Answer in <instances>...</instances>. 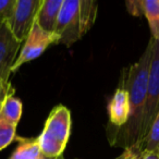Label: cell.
Wrapping results in <instances>:
<instances>
[{
	"mask_svg": "<svg viewBox=\"0 0 159 159\" xmlns=\"http://www.w3.org/2000/svg\"><path fill=\"white\" fill-rule=\"evenodd\" d=\"M152 60V43H148L145 51L135 63L122 70L120 85L128 93L130 113L126 123L117 130L107 131V137L111 146L129 148L141 143V130L143 123L144 107L146 100L147 80Z\"/></svg>",
	"mask_w": 159,
	"mask_h": 159,
	"instance_id": "obj_1",
	"label": "cell"
},
{
	"mask_svg": "<svg viewBox=\"0 0 159 159\" xmlns=\"http://www.w3.org/2000/svg\"><path fill=\"white\" fill-rule=\"evenodd\" d=\"M72 119L66 107L59 105L50 111L44 129L37 137L43 155L50 159H60L70 139Z\"/></svg>",
	"mask_w": 159,
	"mask_h": 159,
	"instance_id": "obj_2",
	"label": "cell"
},
{
	"mask_svg": "<svg viewBox=\"0 0 159 159\" xmlns=\"http://www.w3.org/2000/svg\"><path fill=\"white\" fill-rule=\"evenodd\" d=\"M150 43H152V60H150L147 80L146 100L141 130V143L144 137L147 135L155 118L159 112V40L152 39L150 37Z\"/></svg>",
	"mask_w": 159,
	"mask_h": 159,
	"instance_id": "obj_3",
	"label": "cell"
},
{
	"mask_svg": "<svg viewBox=\"0 0 159 159\" xmlns=\"http://www.w3.org/2000/svg\"><path fill=\"white\" fill-rule=\"evenodd\" d=\"M79 11L80 0H63L55 29L58 44L71 47L82 38Z\"/></svg>",
	"mask_w": 159,
	"mask_h": 159,
	"instance_id": "obj_4",
	"label": "cell"
},
{
	"mask_svg": "<svg viewBox=\"0 0 159 159\" xmlns=\"http://www.w3.org/2000/svg\"><path fill=\"white\" fill-rule=\"evenodd\" d=\"M58 44V36L55 33H47L34 22L26 39L23 43L22 49L12 66L11 72H16L24 63L38 58L50 45Z\"/></svg>",
	"mask_w": 159,
	"mask_h": 159,
	"instance_id": "obj_5",
	"label": "cell"
},
{
	"mask_svg": "<svg viewBox=\"0 0 159 159\" xmlns=\"http://www.w3.org/2000/svg\"><path fill=\"white\" fill-rule=\"evenodd\" d=\"M43 0H16L14 13L9 25L13 36L23 44L26 39Z\"/></svg>",
	"mask_w": 159,
	"mask_h": 159,
	"instance_id": "obj_6",
	"label": "cell"
},
{
	"mask_svg": "<svg viewBox=\"0 0 159 159\" xmlns=\"http://www.w3.org/2000/svg\"><path fill=\"white\" fill-rule=\"evenodd\" d=\"M20 47L21 43L13 36L8 23L0 22V80L5 82H9Z\"/></svg>",
	"mask_w": 159,
	"mask_h": 159,
	"instance_id": "obj_7",
	"label": "cell"
},
{
	"mask_svg": "<svg viewBox=\"0 0 159 159\" xmlns=\"http://www.w3.org/2000/svg\"><path fill=\"white\" fill-rule=\"evenodd\" d=\"M130 113L128 93L122 85L119 84L108 105L109 124L107 131L120 129L126 123Z\"/></svg>",
	"mask_w": 159,
	"mask_h": 159,
	"instance_id": "obj_8",
	"label": "cell"
},
{
	"mask_svg": "<svg viewBox=\"0 0 159 159\" xmlns=\"http://www.w3.org/2000/svg\"><path fill=\"white\" fill-rule=\"evenodd\" d=\"M63 0H43L35 21L47 33H55L58 16Z\"/></svg>",
	"mask_w": 159,
	"mask_h": 159,
	"instance_id": "obj_9",
	"label": "cell"
},
{
	"mask_svg": "<svg viewBox=\"0 0 159 159\" xmlns=\"http://www.w3.org/2000/svg\"><path fill=\"white\" fill-rule=\"evenodd\" d=\"M22 102L14 96V89L11 86L2 102V106L0 109V118L18 126L21 117H22Z\"/></svg>",
	"mask_w": 159,
	"mask_h": 159,
	"instance_id": "obj_10",
	"label": "cell"
},
{
	"mask_svg": "<svg viewBox=\"0 0 159 159\" xmlns=\"http://www.w3.org/2000/svg\"><path fill=\"white\" fill-rule=\"evenodd\" d=\"M18 146L9 159H50L42 154L37 137H16Z\"/></svg>",
	"mask_w": 159,
	"mask_h": 159,
	"instance_id": "obj_11",
	"label": "cell"
},
{
	"mask_svg": "<svg viewBox=\"0 0 159 159\" xmlns=\"http://www.w3.org/2000/svg\"><path fill=\"white\" fill-rule=\"evenodd\" d=\"M98 3L94 0H80V29L82 37L92 29L97 16Z\"/></svg>",
	"mask_w": 159,
	"mask_h": 159,
	"instance_id": "obj_12",
	"label": "cell"
},
{
	"mask_svg": "<svg viewBox=\"0 0 159 159\" xmlns=\"http://www.w3.org/2000/svg\"><path fill=\"white\" fill-rule=\"evenodd\" d=\"M144 16L149 25L152 39L159 40V0H144Z\"/></svg>",
	"mask_w": 159,
	"mask_h": 159,
	"instance_id": "obj_13",
	"label": "cell"
},
{
	"mask_svg": "<svg viewBox=\"0 0 159 159\" xmlns=\"http://www.w3.org/2000/svg\"><path fill=\"white\" fill-rule=\"evenodd\" d=\"M139 147L145 152H159V112Z\"/></svg>",
	"mask_w": 159,
	"mask_h": 159,
	"instance_id": "obj_14",
	"label": "cell"
},
{
	"mask_svg": "<svg viewBox=\"0 0 159 159\" xmlns=\"http://www.w3.org/2000/svg\"><path fill=\"white\" fill-rule=\"evenodd\" d=\"M16 139V126L0 118V150L7 148Z\"/></svg>",
	"mask_w": 159,
	"mask_h": 159,
	"instance_id": "obj_15",
	"label": "cell"
},
{
	"mask_svg": "<svg viewBox=\"0 0 159 159\" xmlns=\"http://www.w3.org/2000/svg\"><path fill=\"white\" fill-rule=\"evenodd\" d=\"M16 3V0H0V22L9 24L13 16Z\"/></svg>",
	"mask_w": 159,
	"mask_h": 159,
	"instance_id": "obj_16",
	"label": "cell"
},
{
	"mask_svg": "<svg viewBox=\"0 0 159 159\" xmlns=\"http://www.w3.org/2000/svg\"><path fill=\"white\" fill-rule=\"evenodd\" d=\"M144 0H129L125 1V7L128 12L133 16L141 18L144 16Z\"/></svg>",
	"mask_w": 159,
	"mask_h": 159,
	"instance_id": "obj_17",
	"label": "cell"
},
{
	"mask_svg": "<svg viewBox=\"0 0 159 159\" xmlns=\"http://www.w3.org/2000/svg\"><path fill=\"white\" fill-rule=\"evenodd\" d=\"M144 152H142L139 146L125 148L119 157L116 159H143Z\"/></svg>",
	"mask_w": 159,
	"mask_h": 159,
	"instance_id": "obj_18",
	"label": "cell"
},
{
	"mask_svg": "<svg viewBox=\"0 0 159 159\" xmlns=\"http://www.w3.org/2000/svg\"><path fill=\"white\" fill-rule=\"evenodd\" d=\"M11 87V83L9 82H5L2 80H0V97H2L10 89Z\"/></svg>",
	"mask_w": 159,
	"mask_h": 159,
	"instance_id": "obj_19",
	"label": "cell"
},
{
	"mask_svg": "<svg viewBox=\"0 0 159 159\" xmlns=\"http://www.w3.org/2000/svg\"><path fill=\"white\" fill-rule=\"evenodd\" d=\"M143 159H159V152H145Z\"/></svg>",
	"mask_w": 159,
	"mask_h": 159,
	"instance_id": "obj_20",
	"label": "cell"
},
{
	"mask_svg": "<svg viewBox=\"0 0 159 159\" xmlns=\"http://www.w3.org/2000/svg\"><path fill=\"white\" fill-rule=\"evenodd\" d=\"M9 92V91H8ZM7 92V93H8ZM7 93L5 94V95L2 96V97H0V109H1V106H2V102H3V99H5V97H6V95H7Z\"/></svg>",
	"mask_w": 159,
	"mask_h": 159,
	"instance_id": "obj_21",
	"label": "cell"
},
{
	"mask_svg": "<svg viewBox=\"0 0 159 159\" xmlns=\"http://www.w3.org/2000/svg\"><path fill=\"white\" fill-rule=\"evenodd\" d=\"M60 159H64V158H63V157H61V158H60Z\"/></svg>",
	"mask_w": 159,
	"mask_h": 159,
	"instance_id": "obj_22",
	"label": "cell"
}]
</instances>
